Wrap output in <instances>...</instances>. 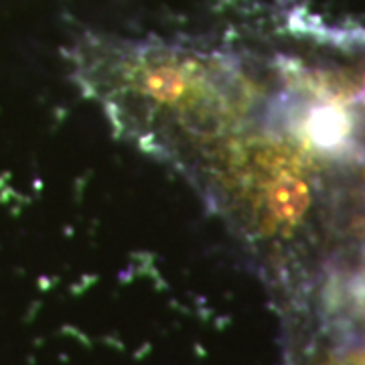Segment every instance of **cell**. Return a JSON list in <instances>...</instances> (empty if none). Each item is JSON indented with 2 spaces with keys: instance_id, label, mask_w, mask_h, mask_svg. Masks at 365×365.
<instances>
[{
  "instance_id": "cell-1",
  "label": "cell",
  "mask_w": 365,
  "mask_h": 365,
  "mask_svg": "<svg viewBox=\"0 0 365 365\" xmlns=\"http://www.w3.org/2000/svg\"><path fill=\"white\" fill-rule=\"evenodd\" d=\"M307 136L321 150H335L351 136V118L341 106L325 104L311 110L304 124Z\"/></svg>"
},
{
  "instance_id": "cell-3",
  "label": "cell",
  "mask_w": 365,
  "mask_h": 365,
  "mask_svg": "<svg viewBox=\"0 0 365 365\" xmlns=\"http://www.w3.org/2000/svg\"><path fill=\"white\" fill-rule=\"evenodd\" d=\"M364 88H365V78H364Z\"/></svg>"
},
{
  "instance_id": "cell-2",
  "label": "cell",
  "mask_w": 365,
  "mask_h": 365,
  "mask_svg": "<svg viewBox=\"0 0 365 365\" xmlns=\"http://www.w3.org/2000/svg\"><path fill=\"white\" fill-rule=\"evenodd\" d=\"M309 205H311L309 187L297 177L282 175L268 189V209L278 222H299L307 213Z\"/></svg>"
}]
</instances>
